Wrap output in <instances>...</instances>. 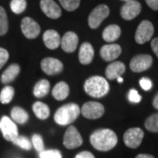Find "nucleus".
<instances>
[{"label":"nucleus","mask_w":158,"mask_h":158,"mask_svg":"<svg viewBox=\"0 0 158 158\" xmlns=\"http://www.w3.org/2000/svg\"><path fill=\"white\" fill-rule=\"evenodd\" d=\"M20 71V67L16 63H13L10 65L5 70V72L1 76V82L3 84H9L12 82L18 77Z\"/></svg>","instance_id":"412c9836"},{"label":"nucleus","mask_w":158,"mask_h":158,"mask_svg":"<svg viewBox=\"0 0 158 158\" xmlns=\"http://www.w3.org/2000/svg\"><path fill=\"white\" fill-rule=\"evenodd\" d=\"M154 34L153 24L148 20L141 21L136 30L135 39L138 44H144L150 40Z\"/></svg>","instance_id":"0eeeda50"},{"label":"nucleus","mask_w":158,"mask_h":158,"mask_svg":"<svg viewBox=\"0 0 158 158\" xmlns=\"http://www.w3.org/2000/svg\"><path fill=\"white\" fill-rule=\"evenodd\" d=\"M75 158H95V156H93V154H91L89 151H83L77 154Z\"/></svg>","instance_id":"e433bc0d"},{"label":"nucleus","mask_w":158,"mask_h":158,"mask_svg":"<svg viewBox=\"0 0 158 158\" xmlns=\"http://www.w3.org/2000/svg\"><path fill=\"white\" fill-rule=\"evenodd\" d=\"M140 85L144 90H148L152 88V82L149 78L147 77H143L140 80Z\"/></svg>","instance_id":"c9c22d12"},{"label":"nucleus","mask_w":158,"mask_h":158,"mask_svg":"<svg viewBox=\"0 0 158 158\" xmlns=\"http://www.w3.org/2000/svg\"><path fill=\"white\" fill-rule=\"evenodd\" d=\"M135 158H155L151 155H148V154H140L138 155Z\"/></svg>","instance_id":"a19ab883"},{"label":"nucleus","mask_w":158,"mask_h":158,"mask_svg":"<svg viewBox=\"0 0 158 158\" xmlns=\"http://www.w3.org/2000/svg\"><path fill=\"white\" fill-rule=\"evenodd\" d=\"M109 84L103 77H90L85 83V92L93 98H102L106 96L109 91Z\"/></svg>","instance_id":"f03ea898"},{"label":"nucleus","mask_w":158,"mask_h":158,"mask_svg":"<svg viewBox=\"0 0 158 158\" xmlns=\"http://www.w3.org/2000/svg\"><path fill=\"white\" fill-rule=\"evenodd\" d=\"M12 142H13V144H15V145H17L19 148H21L23 149H26V150H30L32 148V144H31L30 141L25 136L19 135L12 141Z\"/></svg>","instance_id":"c756f323"},{"label":"nucleus","mask_w":158,"mask_h":158,"mask_svg":"<svg viewBox=\"0 0 158 158\" xmlns=\"http://www.w3.org/2000/svg\"><path fill=\"white\" fill-rule=\"evenodd\" d=\"M141 11V4L135 0H131L126 2V4L121 7L120 15L126 20H132L140 14Z\"/></svg>","instance_id":"f8f14e48"},{"label":"nucleus","mask_w":158,"mask_h":158,"mask_svg":"<svg viewBox=\"0 0 158 158\" xmlns=\"http://www.w3.org/2000/svg\"><path fill=\"white\" fill-rule=\"evenodd\" d=\"M11 117L18 124H25L28 120L29 115L27 112L24 110L23 108L15 106L11 109Z\"/></svg>","instance_id":"b1692460"},{"label":"nucleus","mask_w":158,"mask_h":158,"mask_svg":"<svg viewBox=\"0 0 158 158\" xmlns=\"http://www.w3.org/2000/svg\"><path fill=\"white\" fill-rule=\"evenodd\" d=\"M126 71V66L123 62H114L109 64L106 69V76L109 80H114L121 77Z\"/></svg>","instance_id":"6ab92c4d"},{"label":"nucleus","mask_w":158,"mask_h":158,"mask_svg":"<svg viewBox=\"0 0 158 158\" xmlns=\"http://www.w3.org/2000/svg\"><path fill=\"white\" fill-rule=\"evenodd\" d=\"M0 127H1V123H0Z\"/></svg>","instance_id":"c03bdc74"},{"label":"nucleus","mask_w":158,"mask_h":158,"mask_svg":"<svg viewBox=\"0 0 158 158\" xmlns=\"http://www.w3.org/2000/svg\"><path fill=\"white\" fill-rule=\"evenodd\" d=\"M78 44V37L74 32H67L61 39L62 50L67 53H72L77 49Z\"/></svg>","instance_id":"dca6fc26"},{"label":"nucleus","mask_w":158,"mask_h":158,"mask_svg":"<svg viewBox=\"0 0 158 158\" xmlns=\"http://www.w3.org/2000/svg\"><path fill=\"white\" fill-rule=\"evenodd\" d=\"M8 18L6 10L0 6V36L5 35L8 31Z\"/></svg>","instance_id":"bb28decb"},{"label":"nucleus","mask_w":158,"mask_h":158,"mask_svg":"<svg viewBox=\"0 0 158 158\" xmlns=\"http://www.w3.org/2000/svg\"><path fill=\"white\" fill-rule=\"evenodd\" d=\"M80 113V108L74 103L64 105L55 113V121L60 126H67L74 122Z\"/></svg>","instance_id":"7ed1b4c3"},{"label":"nucleus","mask_w":158,"mask_h":158,"mask_svg":"<svg viewBox=\"0 0 158 158\" xmlns=\"http://www.w3.org/2000/svg\"><path fill=\"white\" fill-rule=\"evenodd\" d=\"M40 158H62V154L57 149H48L40 152Z\"/></svg>","instance_id":"2f4dec72"},{"label":"nucleus","mask_w":158,"mask_h":158,"mask_svg":"<svg viewBox=\"0 0 158 158\" xmlns=\"http://www.w3.org/2000/svg\"><path fill=\"white\" fill-rule=\"evenodd\" d=\"M122 1H126V2H128V1H131V0H122Z\"/></svg>","instance_id":"37998d69"},{"label":"nucleus","mask_w":158,"mask_h":158,"mask_svg":"<svg viewBox=\"0 0 158 158\" xmlns=\"http://www.w3.org/2000/svg\"><path fill=\"white\" fill-rule=\"evenodd\" d=\"M153 106L158 110V93L155 96L154 99H153Z\"/></svg>","instance_id":"ea45409f"},{"label":"nucleus","mask_w":158,"mask_h":158,"mask_svg":"<svg viewBox=\"0 0 158 158\" xmlns=\"http://www.w3.org/2000/svg\"><path fill=\"white\" fill-rule=\"evenodd\" d=\"M128 99L131 103H139L141 100V95L138 93V91L135 89L130 90L129 93H128Z\"/></svg>","instance_id":"72a5a7b5"},{"label":"nucleus","mask_w":158,"mask_h":158,"mask_svg":"<svg viewBox=\"0 0 158 158\" xmlns=\"http://www.w3.org/2000/svg\"><path fill=\"white\" fill-rule=\"evenodd\" d=\"M145 127L153 133H158V113H155L146 119Z\"/></svg>","instance_id":"cd10ccee"},{"label":"nucleus","mask_w":158,"mask_h":158,"mask_svg":"<svg viewBox=\"0 0 158 158\" xmlns=\"http://www.w3.org/2000/svg\"><path fill=\"white\" fill-rule=\"evenodd\" d=\"M90 144L99 151L113 149L118 142V137L113 130L103 128L94 131L90 137Z\"/></svg>","instance_id":"f257e3e1"},{"label":"nucleus","mask_w":158,"mask_h":158,"mask_svg":"<svg viewBox=\"0 0 158 158\" xmlns=\"http://www.w3.org/2000/svg\"><path fill=\"white\" fill-rule=\"evenodd\" d=\"M144 137V133L140 127H133L126 131L123 136L126 146L131 148H136L141 145Z\"/></svg>","instance_id":"423d86ee"},{"label":"nucleus","mask_w":158,"mask_h":158,"mask_svg":"<svg viewBox=\"0 0 158 158\" xmlns=\"http://www.w3.org/2000/svg\"><path fill=\"white\" fill-rule=\"evenodd\" d=\"M14 89L11 86H6L0 92V102L4 105L9 104L14 97Z\"/></svg>","instance_id":"a878e982"},{"label":"nucleus","mask_w":158,"mask_h":158,"mask_svg":"<svg viewBox=\"0 0 158 158\" xmlns=\"http://www.w3.org/2000/svg\"><path fill=\"white\" fill-rule=\"evenodd\" d=\"M50 90V84L48 80L46 79H41L39 82L36 83V85L34 88V95L36 98H43Z\"/></svg>","instance_id":"393cba45"},{"label":"nucleus","mask_w":158,"mask_h":158,"mask_svg":"<svg viewBox=\"0 0 158 158\" xmlns=\"http://www.w3.org/2000/svg\"><path fill=\"white\" fill-rule=\"evenodd\" d=\"M33 111L36 117L40 119H46L49 117L50 110L48 105L42 102H35L33 105Z\"/></svg>","instance_id":"5701e85b"},{"label":"nucleus","mask_w":158,"mask_h":158,"mask_svg":"<svg viewBox=\"0 0 158 158\" xmlns=\"http://www.w3.org/2000/svg\"><path fill=\"white\" fill-rule=\"evenodd\" d=\"M11 11L16 14H20L27 8V1L26 0H11Z\"/></svg>","instance_id":"c85d7f7f"},{"label":"nucleus","mask_w":158,"mask_h":158,"mask_svg":"<svg viewBox=\"0 0 158 158\" xmlns=\"http://www.w3.org/2000/svg\"><path fill=\"white\" fill-rule=\"evenodd\" d=\"M8 59H9L8 51L5 48H0V69L6 64V62L8 61Z\"/></svg>","instance_id":"f704fd0d"},{"label":"nucleus","mask_w":158,"mask_h":158,"mask_svg":"<svg viewBox=\"0 0 158 158\" xmlns=\"http://www.w3.org/2000/svg\"><path fill=\"white\" fill-rule=\"evenodd\" d=\"M117 80H118V83H123V81H124V80H123V78H122L121 77H118V78H117Z\"/></svg>","instance_id":"79ce46f5"},{"label":"nucleus","mask_w":158,"mask_h":158,"mask_svg":"<svg viewBox=\"0 0 158 158\" xmlns=\"http://www.w3.org/2000/svg\"><path fill=\"white\" fill-rule=\"evenodd\" d=\"M0 123H1L0 129L2 130L3 135L6 141H12L16 137L19 136L17 126L9 117L3 116Z\"/></svg>","instance_id":"9d476101"},{"label":"nucleus","mask_w":158,"mask_h":158,"mask_svg":"<svg viewBox=\"0 0 158 158\" xmlns=\"http://www.w3.org/2000/svg\"><path fill=\"white\" fill-rule=\"evenodd\" d=\"M120 34H121V29L118 26L110 25L103 31L102 37H103L104 40H106L107 42H112V41H115L116 40H118Z\"/></svg>","instance_id":"aec40b11"},{"label":"nucleus","mask_w":158,"mask_h":158,"mask_svg":"<svg viewBox=\"0 0 158 158\" xmlns=\"http://www.w3.org/2000/svg\"><path fill=\"white\" fill-rule=\"evenodd\" d=\"M20 27L23 34L28 39L36 38L40 33V27L39 24L29 17L23 19Z\"/></svg>","instance_id":"9b49d317"},{"label":"nucleus","mask_w":158,"mask_h":158,"mask_svg":"<svg viewBox=\"0 0 158 158\" xmlns=\"http://www.w3.org/2000/svg\"><path fill=\"white\" fill-rule=\"evenodd\" d=\"M110 9L106 5H99L96 6L89 15L88 24L91 29L98 28L105 19L109 16Z\"/></svg>","instance_id":"20e7f679"},{"label":"nucleus","mask_w":158,"mask_h":158,"mask_svg":"<svg viewBox=\"0 0 158 158\" xmlns=\"http://www.w3.org/2000/svg\"><path fill=\"white\" fill-rule=\"evenodd\" d=\"M153 58L149 55H139L135 56L130 62V69L134 72H142L151 67Z\"/></svg>","instance_id":"1a4fd4ad"},{"label":"nucleus","mask_w":158,"mask_h":158,"mask_svg":"<svg viewBox=\"0 0 158 158\" xmlns=\"http://www.w3.org/2000/svg\"><path fill=\"white\" fill-rule=\"evenodd\" d=\"M81 0H59L62 6L68 11H73L79 7Z\"/></svg>","instance_id":"7c9ffc66"},{"label":"nucleus","mask_w":158,"mask_h":158,"mask_svg":"<svg viewBox=\"0 0 158 158\" xmlns=\"http://www.w3.org/2000/svg\"><path fill=\"white\" fill-rule=\"evenodd\" d=\"M94 57V49L92 45L89 42H85L80 47L78 54L79 62L82 64L86 65L92 62Z\"/></svg>","instance_id":"a211bd4d"},{"label":"nucleus","mask_w":158,"mask_h":158,"mask_svg":"<svg viewBox=\"0 0 158 158\" xmlns=\"http://www.w3.org/2000/svg\"><path fill=\"white\" fill-rule=\"evenodd\" d=\"M147 5L154 11L158 10V0H145Z\"/></svg>","instance_id":"4c0bfd02"},{"label":"nucleus","mask_w":158,"mask_h":158,"mask_svg":"<svg viewBox=\"0 0 158 158\" xmlns=\"http://www.w3.org/2000/svg\"><path fill=\"white\" fill-rule=\"evenodd\" d=\"M32 142H33V145H34V147L36 151H38L40 153L44 150L43 140H42V137L40 135L35 134V135L32 136Z\"/></svg>","instance_id":"473e14b6"},{"label":"nucleus","mask_w":158,"mask_h":158,"mask_svg":"<svg viewBox=\"0 0 158 158\" xmlns=\"http://www.w3.org/2000/svg\"><path fill=\"white\" fill-rule=\"evenodd\" d=\"M40 6L41 11L50 19H56L61 17L62 10L54 0H40Z\"/></svg>","instance_id":"4468645a"},{"label":"nucleus","mask_w":158,"mask_h":158,"mask_svg":"<svg viewBox=\"0 0 158 158\" xmlns=\"http://www.w3.org/2000/svg\"><path fill=\"white\" fill-rule=\"evenodd\" d=\"M121 54V48L118 44H107L103 46L100 49V56L106 62L114 61Z\"/></svg>","instance_id":"2eb2a0df"},{"label":"nucleus","mask_w":158,"mask_h":158,"mask_svg":"<svg viewBox=\"0 0 158 158\" xmlns=\"http://www.w3.org/2000/svg\"><path fill=\"white\" fill-rule=\"evenodd\" d=\"M83 144V138L74 126L69 127L63 136V145L69 149H73Z\"/></svg>","instance_id":"39448f33"},{"label":"nucleus","mask_w":158,"mask_h":158,"mask_svg":"<svg viewBox=\"0 0 158 158\" xmlns=\"http://www.w3.org/2000/svg\"><path fill=\"white\" fill-rule=\"evenodd\" d=\"M151 48L153 52L156 54V56L158 57V38H155L151 41Z\"/></svg>","instance_id":"58836bf2"},{"label":"nucleus","mask_w":158,"mask_h":158,"mask_svg":"<svg viewBox=\"0 0 158 158\" xmlns=\"http://www.w3.org/2000/svg\"><path fill=\"white\" fill-rule=\"evenodd\" d=\"M43 41L45 46L48 49H56L61 45V37L60 34L56 30H47L43 34Z\"/></svg>","instance_id":"f3484780"},{"label":"nucleus","mask_w":158,"mask_h":158,"mask_svg":"<svg viewBox=\"0 0 158 158\" xmlns=\"http://www.w3.org/2000/svg\"><path fill=\"white\" fill-rule=\"evenodd\" d=\"M81 113L86 118L97 119L103 116L105 113V107L98 102H87L82 106Z\"/></svg>","instance_id":"6e6552de"},{"label":"nucleus","mask_w":158,"mask_h":158,"mask_svg":"<svg viewBox=\"0 0 158 158\" xmlns=\"http://www.w3.org/2000/svg\"><path fill=\"white\" fill-rule=\"evenodd\" d=\"M41 69L43 72L49 76H54L56 74L61 73L63 69V64L61 61L56 58L48 57L41 61L40 63Z\"/></svg>","instance_id":"ddd939ff"},{"label":"nucleus","mask_w":158,"mask_h":158,"mask_svg":"<svg viewBox=\"0 0 158 158\" xmlns=\"http://www.w3.org/2000/svg\"><path fill=\"white\" fill-rule=\"evenodd\" d=\"M69 94V87L65 82H59L52 90V95L57 100L65 99Z\"/></svg>","instance_id":"4be33fe9"}]
</instances>
